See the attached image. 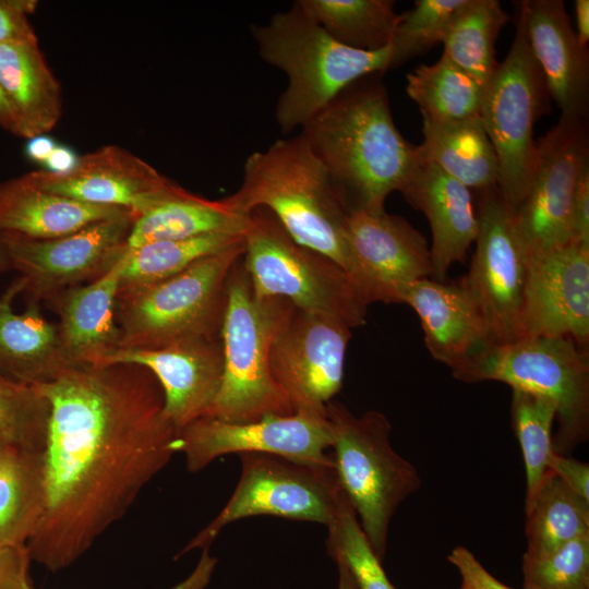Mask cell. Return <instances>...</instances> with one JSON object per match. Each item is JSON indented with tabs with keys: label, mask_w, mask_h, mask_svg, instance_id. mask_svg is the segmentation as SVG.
<instances>
[{
	"label": "cell",
	"mask_w": 589,
	"mask_h": 589,
	"mask_svg": "<svg viewBox=\"0 0 589 589\" xmlns=\"http://www.w3.org/2000/svg\"><path fill=\"white\" fill-rule=\"evenodd\" d=\"M36 387L50 408L45 507L26 549L58 572L127 514L176 454L178 431L156 377L140 365L75 363Z\"/></svg>",
	"instance_id": "obj_1"
},
{
	"label": "cell",
	"mask_w": 589,
	"mask_h": 589,
	"mask_svg": "<svg viewBox=\"0 0 589 589\" xmlns=\"http://www.w3.org/2000/svg\"><path fill=\"white\" fill-rule=\"evenodd\" d=\"M372 73L345 87L303 127L349 214L382 213L420 159L392 117L382 77Z\"/></svg>",
	"instance_id": "obj_2"
},
{
	"label": "cell",
	"mask_w": 589,
	"mask_h": 589,
	"mask_svg": "<svg viewBox=\"0 0 589 589\" xmlns=\"http://www.w3.org/2000/svg\"><path fill=\"white\" fill-rule=\"evenodd\" d=\"M228 197L245 214L256 207L267 208L297 242L325 254L345 269L350 214L301 133L249 155L241 185Z\"/></svg>",
	"instance_id": "obj_3"
},
{
	"label": "cell",
	"mask_w": 589,
	"mask_h": 589,
	"mask_svg": "<svg viewBox=\"0 0 589 589\" xmlns=\"http://www.w3.org/2000/svg\"><path fill=\"white\" fill-rule=\"evenodd\" d=\"M260 57L281 70L288 85L275 107L284 134L303 127L345 87L390 70V47L364 51L334 39L294 1L265 25H251Z\"/></svg>",
	"instance_id": "obj_4"
},
{
	"label": "cell",
	"mask_w": 589,
	"mask_h": 589,
	"mask_svg": "<svg viewBox=\"0 0 589 589\" xmlns=\"http://www.w3.org/2000/svg\"><path fill=\"white\" fill-rule=\"evenodd\" d=\"M242 257L228 278L220 330L224 373L206 414L228 422L294 413L272 375L269 357L296 308L284 298L257 296Z\"/></svg>",
	"instance_id": "obj_5"
},
{
	"label": "cell",
	"mask_w": 589,
	"mask_h": 589,
	"mask_svg": "<svg viewBox=\"0 0 589 589\" xmlns=\"http://www.w3.org/2000/svg\"><path fill=\"white\" fill-rule=\"evenodd\" d=\"M243 254L244 239L167 279L119 289V348L157 349L187 339L220 336L228 278Z\"/></svg>",
	"instance_id": "obj_6"
},
{
	"label": "cell",
	"mask_w": 589,
	"mask_h": 589,
	"mask_svg": "<svg viewBox=\"0 0 589 589\" xmlns=\"http://www.w3.org/2000/svg\"><path fill=\"white\" fill-rule=\"evenodd\" d=\"M326 417L339 486L383 561L390 520L398 506L420 489V476L390 445L392 425L382 412L356 416L344 405L329 401Z\"/></svg>",
	"instance_id": "obj_7"
},
{
	"label": "cell",
	"mask_w": 589,
	"mask_h": 589,
	"mask_svg": "<svg viewBox=\"0 0 589 589\" xmlns=\"http://www.w3.org/2000/svg\"><path fill=\"white\" fill-rule=\"evenodd\" d=\"M452 374L465 383L502 382L552 401L558 424L556 454L569 456L589 437V352L569 337L490 345Z\"/></svg>",
	"instance_id": "obj_8"
},
{
	"label": "cell",
	"mask_w": 589,
	"mask_h": 589,
	"mask_svg": "<svg viewBox=\"0 0 589 589\" xmlns=\"http://www.w3.org/2000/svg\"><path fill=\"white\" fill-rule=\"evenodd\" d=\"M242 263L257 296L277 297L297 310L365 324L368 305L346 271L325 254L297 242L265 207L249 213Z\"/></svg>",
	"instance_id": "obj_9"
},
{
	"label": "cell",
	"mask_w": 589,
	"mask_h": 589,
	"mask_svg": "<svg viewBox=\"0 0 589 589\" xmlns=\"http://www.w3.org/2000/svg\"><path fill=\"white\" fill-rule=\"evenodd\" d=\"M550 97L544 76L517 16L509 51L482 88L480 118L498 163V189L510 211L526 195L533 175L536 121Z\"/></svg>",
	"instance_id": "obj_10"
},
{
	"label": "cell",
	"mask_w": 589,
	"mask_h": 589,
	"mask_svg": "<svg viewBox=\"0 0 589 589\" xmlns=\"http://www.w3.org/2000/svg\"><path fill=\"white\" fill-rule=\"evenodd\" d=\"M239 482L219 514L179 553L207 550L229 524L254 516L312 521L335 517L341 489L335 467L299 462L271 454H240Z\"/></svg>",
	"instance_id": "obj_11"
},
{
	"label": "cell",
	"mask_w": 589,
	"mask_h": 589,
	"mask_svg": "<svg viewBox=\"0 0 589 589\" xmlns=\"http://www.w3.org/2000/svg\"><path fill=\"white\" fill-rule=\"evenodd\" d=\"M587 163V117L561 115L556 124L538 139L528 191L517 207L509 209L516 237L527 257L573 241L572 201Z\"/></svg>",
	"instance_id": "obj_12"
},
{
	"label": "cell",
	"mask_w": 589,
	"mask_h": 589,
	"mask_svg": "<svg viewBox=\"0 0 589 589\" xmlns=\"http://www.w3.org/2000/svg\"><path fill=\"white\" fill-rule=\"evenodd\" d=\"M476 192L479 229L469 272L460 278L476 300L494 345L520 339L528 257L498 187Z\"/></svg>",
	"instance_id": "obj_13"
},
{
	"label": "cell",
	"mask_w": 589,
	"mask_h": 589,
	"mask_svg": "<svg viewBox=\"0 0 589 589\" xmlns=\"http://www.w3.org/2000/svg\"><path fill=\"white\" fill-rule=\"evenodd\" d=\"M333 435L327 417L297 411L248 422L201 417L178 432L176 453L190 472H197L229 454H271L299 462L335 467Z\"/></svg>",
	"instance_id": "obj_14"
},
{
	"label": "cell",
	"mask_w": 589,
	"mask_h": 589,
	"mask_svg": "<svg viewBox=\"0 0 589 589\" xmlns=\"http://www.w3.org/2000/svg\"><path fill=\"white\" fill-rule=\"evenodd\" d=\"M346 251L345 271L366 305L402 303L411 284L432 276L425 238L404 217L386 211L350 213Z\"/></svg>",
	"instance_id": "obj_15"
},
{
	"label": "cell",
	"mask_w": 589,
	"mask_h": 589,
	"mask_svg": "<svg viewBox=\"0 0 589 589\" xmlns=\"http://www.w3.org/2000/svg\"><path fill=\"white\" fill-rule=\"evenodd\" d=\"M350 337L342 322L296 309L269 357L272 375L294 412L326 417L342 385Z\"/></svg>",
	"instance_id": "obj_16"
},
{
	"label": "cell",
	"mask_w": 589,
	"mask_h": 589,
	"mask_svg": "<svg viewBox=\"0 0 589 589\" xmlns=\"http://www.w3.org/2000/svg\"><path fill=\"white\" fill-rule=\"evenodd\" d=\"M135 217L124 215L44 240L1 235L11 268L33 300L52 299L79 283L96 278L115 263Z\"/></svg>",
	"instance_id": "obj_17"
},
{
	"label": "cell",
	"mask_w": 589,
	"mask_h": 589,
	"mask_svg": "<svg viewBox=\"0 0 589 589\" xmlns=\"http://www.w3.org/2000/svg\"><path fill=\"white\" fill-rule=\"evenodd\" d=\"M28 173L48 192L88 204L121 208L135 218L189 192L117 145H105L80 156L77 166L67 175H51L44 169Z\"/></svg>",
	"instance_id": "obj_18"
},
{
	"label": "cell",
	"mask_w": 589,
	"mask_h": 589,
	"mask_svg": "<svg viewBox=\"0 0 589 589\" xmlns=\"http://www.w3.org/2000/svg\"><path fill=\"white\" fill-rule=\"evenodd\" d=\"M569 337L589 346V245L572 241L528 257L520 338Z\"/></svg>",
	"instance_id": "obj_19"
},
{
	"label": "cell",
	"mask_w": 589,
	"mask_h": 589,
	"mask_svg": "<svg viewBox=\"0 0 589 589\" xmlns=\"http://www.w3.org/2000/svg\"><path fill=\"white\" fill-rule=\"evenodd\" d=\"M132 364L147 369L164 395V413L179 432L207 414L223 380L221 337L187 339L157 349L117 348L94 365Z\"/></svg>",
	"instance_id": "obj_20"
},
{
	"label": "cell",
	"mask_w": 589,
	"mask_h": 589,
	"mask_svg": "<svg viewBox=\"0 0 589 589\" xmlns=\"http://www.w3.org/2000/svg\"><path fill=\"white\" fill-rule=\"evenodd\" d=\"M531 53L561 115H588L589 52L582 46L563 0L516 2Z\"/></svg>",
	"instance_id": "obj_21"
},
{
	"label": "cell",
	"mask_w": 589,
	"mask_h": 589,
	"mask_svg": "<svg viewBox=\"0 0 589 589\" xmlns=\"http://www.w3.org/2000/svg\"><path fill=\"white\" fill-rule=\"evenodd\" d=\"M398 191L426 216L432 231V276L434 280L446 281L449 267L465 262L478 235L472 190L420 155Z\"/></svg>",
	"instance_id": "obj_22"
},
{
	"label": "cell",
	"mask_w": 589,
	"mask_h": 589,
	"mask_svg": "<svg viewBox=\"0 0 589 589\" xmlns=\"http://www.w3.org/2000/svg\"><path fill=\"white\" fill-rule=\"evenodd\" d=\"M402 303L419 316L431 356L452 371L494 345L480 308L460 279L417 280L406 290Z\"/></svg>",
	"instance_id": "obj_23"
},
{
	"label": "cell",
	"mask_w": 589,
	"mask_h": 589,
	"mask_svg": "<svg viewBox=\"0 0 589 589\" xmlns=\"http://www.w3.org/2000/svg\"><path fill=\"white\" fill-rule=\"evenodd\" d=\"M24 291L19 277L0 296V373L32 386L56 378L72 363L62 347L58 328L31 299L23 313L13 309L14 298Z\"/></svg>",
	"instance_id": "obj_24"
},
{
	"label": "cell",
	"mask_w": 589,
	"mask_h": 589,
	"mask_svg": "<svg viewBox=\"0 0 589 589\" xmlns=\"http://www.w3.org/2000/svg\"><path fill=\"white\" fill-rule=\"evenodd\" d=\"M124 215L132 214L48 192L28 172L0 183V235L52 239Z\"/></svg>",
	"instance_id": "obj_25"
},
{
	"label": "cell",
	"mask_w": 589,
	"mask_h": 589,
	"mask_svg": "<svg viewBox=\"0 0 589 589\" xmlns=\"http://www.w3.org/2000/svg\"><path fill=\"white\" fill-rule=\"evenodd\" d=\"M120 288L119 265L85 286H74L55 298L60 316L59 335L72 363L95 364L120 347L117 298Z\"/></svg>",
	"instance_id": "obj_26"
},
{
	"label": "cell",
	"mask_w": 589,
	"mask_h": 589,
	"mask_svg": "<svg viewBox=\"0 0 589 589\" xmlns=\"http://www.w3.org/2000/svg\"><path fill=\"white\" fill-rule=\"evenodd\" d=\"M0 85L22 137L47 134L62 115L61 87L38 40L0 45Z\"/></svg>",
	"instance_id": "obj_27"
},
{
	"label": "cell",
	"mask_w": 589,
	"mask_h": 589,
	"mask_svg": "<svg viewBox=\"0 0 589 589\" xmlns=\"http://www.w3.org/2000/svg\"><path fill=\"white\" fill-rule=\"evenodd\" d=\"M423 159L472 191L498 187V163L480 116L437 121L422 117Z\"/></svg>",
	"instance_id": "obj_28"
},
{
	"label": "cell",
	"mask_w": 589,
	"mask_h": 589,
	"mask_svg": "<svg viewBox=\"0 0 589 589\" xmlns=\"http://www.w3.org/2000/svg\"><path fill=\"white\" fill-rule=\"evenodd\" d=\"M249 214L238 209L228 196L208 200L191 192L167 201L136 217L125 249L158 242L192 239L206 235L242 236Z\"/></svg>",
	"instance_id": "obj_29"
},
{
	"label": "cell",
	"mask_w": 589,
	"mask_h": 589,
	"mask_svg": "<svg viewBox=\"0 0 589 589\" xmlns=\"http://www.w3.org/2000/svg\"><path fill=\"white\" fill-rule=\"evenodd\" d=\"M44 507L43 452L12 446L0 461V542L26 545Z\"/></svg>",
	"instance_id": "obj_30"
},
{
	"label": "cell",
	"mask_w": 589,
	"mask_h": 589,
	"mask_svg": "<svg viewBox=\"0 0 589 589\" xmlns=\"http://www.w3.org/2000/svg\"><path fill=\"white\" fill-rule=\"evenodd\" d=\"M508 20L497 0H466L442 41L443 55L483 88L497 68L495 41Z\"/></svg>",
	"instance_id": "obj_31"
},
{
	"label": "cell",
	"mask_w": 589,
	"mask_h": 589,
	"mask_svg": "<svg viewBox=\"0 0 589 589\" xmlns=\"http://www.w3.org/2000/svg\"><path fill=\"white\" fill-rule=\"evenodd\" d=\"M340 44L364 51L389 46L399 13L392 0H298Z\"/></svg>",
	"instance_id": "obj_32"
},
{
	"label": "cell",
	"mask_w": 589,
	"mask_h": 589,
	"mask_svg": "<svg viewBox=\"0 0 589 589\" xmlns=\"http://www.w3.org/2000/svg\"><path fill=\"white\" fill-rule=\"evenodd\" d=\"M527 551L542 556L589 532V501H586L554 473L534 498L525 505Z\"/></svg>",
	"instance_id": "obj_33"
},
{
	"label": "cell",
	"mask_w": 589,
	"mask_h": 589,
	"mask_svg": "<svg viewBox=\"0 0 589 589\" xmlns=\"http://www.w3.org/2000/svg\"><path fill=\"white\" fill-rule=\"evenodd\" d=\"M243 235H206L185 240L158 241L135 249H120V288L129 289L167 279L197 260L243 241Z\"/></svg>",
	"instance_id": "obj_34"
},
{
	"label": "cell",
	"mask_w": 589,
	"mask_h": 589,
	"mask_svg": "<svg viewBox=\"0 0 589 589\" xmlns=\"http://www.w3.org/2000/svg\"><path fill=\"white\" fill-rule=\"evenodd\" d=\"M406 92L422 117L456 121L480 116L482 87L445 55L408 73Z\"/></svg>",
	"instance_id": "obj_35"
},
{
	"label": "cell",
	"mask_w": 589,
	"mask_h": 589,
	"mask_svg": "<svg viewBox=\"0 0 589 589\" xmlns=\"http://www.w3.org/2000/svg\"><path fill=\"white\" fill-rule=\"evenodd\" d=\"M556 409L552 401L522 390L513 389L512 421L526 470L528 505L544 482L553 474L549 464L553 455L552 426Z\"/></svg>",
	"instance_id": "obj_36"
},
{
	"label": "cell",
	"mask_w": 589,
	"mask_h": 589,
	"mask_svg": "<svg viewBox=\"0 0 589 589\" xmlns=\"http://www.w3.org/2000/svg\"><path fill=\"white\" fill-rule=\"evenodd\" d=\"M342 492V491H341ZM329 556L341 563L358 589H396L365 538L357 515L341 493L337 513L326 526Z\"/></svg>",
	"instance_id": "obj_37"
},
{
	"label": "cell",
	"mask_w": 589,
	"mask_h": 589,
	"mask_svg": "<svg viewBox=\"0 0 589 589\" xmlns=\"http://www.w3.org/2000/svg\"><path fill=\"white\" fill-rule=\"evenodd\" d=\"M465 1L417 0L412 9L399 13L389 44V69L397 68L442 43L453 17Z\"/></svg>",
	"instance_id": "obj_38"
},
{
	"label": "cell",
	"mask_w": 589,
	"mask_h": 589,
	"mask_svg": "<svg viewBox=\"0 0 589 589\" xmlns=\"http://www.w3.org/2000/svg\"><path fill=\"white\" fill-rule=\"evenodd\" d=\"M49 411L48 400L36 386L0 373V430L11 445L43 452Z\"/></svg>",
	"instance_id": "obj_39"
},
{
	"label": "cell",
	"mask_w": 589,
	"mask_h": 589,
	"mask_svg": "<svg viewBox=\"0 0 589 589\" xmlns=\"http://www.w3.org/2000/svg\"><path fill=\"white\" fill-rule=\"evenodd\" d=\"M522 589H589V532L542 556L522 557Z\"/></svg>",
	"instance_id": "obj_40"
},
{
	"label": "cell",
	"mask_w": 589,
	"mask_h": 589,
	"mask_svg": "<svg viewBox=\"0 0 589 589\" xmlns=\"http://www.w3.org/2000/svg\"><path fill=\"white\" fill-rule=\"evenodd\" d=\"M37 5L34 0H0V45L38 40L28 20Z\"/></svg>",
	"instance_id": "obj_41"
},
{
	"label": "cell",
	"mask_w": 589,
	"mask_h": 589,
	"mask_svg": "<svg viewBox=\"0 0 589 589\" xmlns=\"http://www.w3.org/2000/svg\"><path fill=\"white\" fill-rule=\"evenodd\" d=\"M447 561L459 572V589H512L490 574L465 546L453 549Z\"/></svg>",
	"instance_id": "obj_42"
},
{
	"label": "cell",
	"mask_w": 589,
	"mask_h": 589,
	"mask_svg": "<svg viewBox=\"0 0 589 589\" xmlns=\"http://www.w3.org/2000/svg\"><path fill=\"white\" fill-rule=\"evenodd\" d=\"M31 562L26 545L0 542V589H20L28 581Z\"/></svg>",
	"instance_id": "obj_43"
},
{
	"label": "cell",
	"mask_w": 589,
	"mask_h": 589,
	"mask_svg": "<svg viewBox=\"0 0 589 589\" xmlns=\"http://www.w3.org/2000/svg\"><path fill=\"white\" fill-rule=\"evenodd\" d=\"M570 228L573 241L589 245V163L584 166L573 195Z\"/></svg>",
	"instance_id": "obj_44"
},
{
	"label": "cell",
	"mask_w": 589,
	"mask_h": 589,
	"mask_svg": "<svg viewBox=\"0 0 589 589\" xmlns=\"http://www.w3.org/2000/svg\"><path fill=\"white\" fill-rule=\"evenodd\" d=\"M549 467L572 491L589 501V465L587 462L553 453Z\"/></svg>",
	"instance_id": "obj_45"
},
{
	"label": "cell",
	"mask_w": 589,
	"mask_h": 589,
	"mask_svg": "<svg viewBox=\"0 0 589 589\" xmlns=\"http://www.w3.org/2000/svg\"><path fill=\"white\" fill-rule=\"evenodd\" d=\"M216 561L204 551L194 572L182 582L170 589H203L208 582L215 568ZM20 589H35L31 580L26 581Z\"/></svg>",
	"instance_id": "obj_46"
},
{
	"label": "cell",
	"mask_w": 589,
	"mask_h": 589,
	"mask_svg": "<svg viewBox=\"0 0 589 589\" xmlns=\"http://www.w3.org/2000/svg\"><path fill=\"white\" fill-rule=\"evenodd\" d=\"M80 156L68 145L57 144L46 163L44 170L57 176L71 172L77 166Z\"/></svg>",
	"instance_id": "obj_47"
},
{
	"label": "cell",
	"mask_w": 589,
	"mask_h": 589,
	"mask_svg": "<svg viewBox=\"0 0 589 589\" xmlns=\"http://www.w3.org/2000/svg\"><path fill=\"white\" fill-rule=\"evenodd\" d=\"M58 143L47 134H40L27 139L25 155L32 163L44 166L47 158Z\"/></svg>",
	"instance_id": "obj_48"
},
{
	"label": "cell",
	"mask_w": 589,
	"mask_h": 589,
	"mask_svg": "<svg viewBox=\"0 0 589 589\" xmlns=\"http://www.w3.org/2000/svg\"><path fill=\"white\" fill-rule=\"evenodd\" d=\"M575 14H576V25L579 43L588 47L589 41V1L588 0H576L575 1Z\"/></svg>",
	"instance_id": "obj_49"
},
{
	"label": "cell",
	"mask_w": 589,
	"mask_h": 589,
	"mask_svg": "<svg viewBox=\"0 0 589 589\" xmlns=\"http://www.w3.org/2000/svg\"><path fill=\"white\" fill-rule=\"evenodd\" d=\"M0 127L13 135L22 137L20 124L13 113L8 98L0 85Z\"/></svg>",
	"instance_id": "obj_50"
},
{
	"label": "cell",
	"mask_w": 589,
	"mask_h": 589,
	"mask_svg": "<svg viewBox=\"0 0 589 589\" xmlns=\"http://www.w3.org/2000/svg\"><path fill=\"white\" fill-rule=\"evenodd\" d=\"M338 568V587L337 589H358L351 575L341 563H336Z\"/></svg>",
	"instance_id": "obj_51"
},
{
	"label": "cell",
	"mask_w": 589,
	"mask_h": 589,
	"mask_svg": "<svg viewBox=\"0 0 589 589\" xmlns=\"http://www.w3.org/2000/svg\"><path fill=\"white\" fill-rule=\"evenodd\" d=\"M11 268L10 256L3 236L0 235V274Z\"/></svg>",
	"instance_id": "obj_52"
},
{
	"label": "cell",
	"mask_w": 589,
	"mask_h": 589,
	"mask_svg": "<svg viewBox=\"0 0 589 589\" xmlns=\"http://www.w3.org/2000/svg\"><path fill=\"white\" fill-rule=\"evenodd\" d=\"M12 446L0 430V461Z\"/></svg>",
	"instance_id": "obj_53"
}]
</instances>
